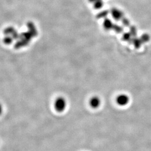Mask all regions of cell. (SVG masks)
I'll list each match as a JSON object with an SVG mask.
<instances>
[{
    "label": "cell",
    "mask_w": 151,
    "mask_h": 151,
    "mask_svg": "<svg viewBox=\"0 0 151 151\" xmlns=\"http://www.w3.org/2000/svg\"><path fill=\"white\" fill-rule=\"evenodd\" d=\"M129 102V97L125 95H120L116 98V103L120 106H125Z\"/></svg>",
    "instance_id": "cell-2"
},
{
    "label": "cell",
    "mask_w": 151,
    "mask_h": 151,
    "mask_svg": "<svg viewBox=\"0 0 151 151\" xmlns=\"http://www.w3.org/2000/svg\"><path fill=\"white\" fill-rule=\"evenodd\" d=\"M111 15L114 19L117 21L120 20L123 18V14L122 11H120L116 9H113L111 11Z\"/></svg>",
    "instance_id": "cell-3"
},
{
    "label": "cell",
    "mask_w": 151,
    "mask_h": 151,
    "mask_svg": "<svg viewBox=\"0 0 151 151\" xmlns=\"http://www.w3.org/2000/svg\"><path fill=\"white\" fill-rule=\"evenodd\" d=\"M104 28L106 29V30H110V29H113V27L114 24L112 23V22L110 20H109V19H106L105 20V21L104 22Z\"/></svg>",
    "instance_id": "cell-5"
},
{
    "label": "cell",
    "mask_w": 151,
    "mask_h": 151,
    "mask_svg": "<svg viewBox=\"0 0 151 151\" xmlns=\"http://www.w3.org/2000/svg\"><path fill=\"white\" fill-rule=\"evenodd\" d=\"M108 11H103V12L99 13L98 15H97V18L98 19H101V18H104L105 17H106L107 15H108Z\"/></svg>",
    "instance_id": "cell-10"
},
{
    "label": "cell",
    "mask_w": 151,
    "mask_h": 151,
    "mask_svg": "<svg viewBox=\"0 0 151 151\" xmlns=\"http://www.w3.org/2000/svg\"><path fill=\"white\" fill-rule=\"evenodd\" d=\"M131 36L130 32H126L123 35V39L125 41H130L131 40Z\"/></svg>",
    "instance_id": "cell-9"
},
{
    "label": "cell",
    "mask_w": 151,
    "mask_h": 151,
    "mask_svg": "<svg viewBox=\"0 0 151 151\" xmlns=\"http://www.w3.org/2000/svg\"><path fill=\"white\" fill-rule=\"evenodd\" d=\"M113 29L114 30H115V32L117 33H121L123 30V27L120 26H119V25H114Z\"/></svg>",
    "instance_id": "cell-7"
},
{
    "label": "cell",
    "mask_w": 151,
    "mask_h": 151,
    "mask_svg": "<svg viewBox=\"0 0 151 151\" xmlns=\"http://www.w3.org/2000/svg\"><path fill=\"white\" fill-rule=\"evenodd\" d=\"M103 6V1L101 0H99L97 2H95L94 3V7L96 9H101Z\"/></svg>",
    "instance_id": "cell-8"
},
{
    "label": "cell",
    "mask_w": 151,
    "mask_h": 151,
    "mask_svg": "<svg viewBox=\"0 0 151 151\" xmlns=\"http://www.w3.org/2000/svg\"><path fill=\"white\" fill-rule=\"evenodd\" d=\"M90 104L92 108H98L100 105V100L97 97H92L90 101Z\"/></svg>",
    "instance_id": "cell-4"
},
{
    "label": "cell",
    "mask_w": 151,
    "mask_h": 151,
    "mask_svg": "<svg viewBox=\"0 0 151 151\" xmlns=\"http://www.w3.org/2000/svg\"><path fill=\"white\" fill-rule=\"evenodd\" d=\"M66 107V101L63 97L57 98L54 103V108L58 112H62Z\"/></svg>",
    "instance_id": "cell-1"
},
{
    "label": "cell",
    "mask_w": 151,
    "mask_h": 151,
    "mask_svg": "<svg viewBox=\"0 0 151 151\" xmlns=\"http://www.w3.org/2000/svg\"><path fill=\"white\" fill-rule=\"evenodd\" d=\"M132 42L133 43L136 48H139L142 43L141 40L139 39H133L132 40Z\"/></svg>",
    "instance_id": "cell-6"
},
{
    "label": "cell",
    "mask_w": 151,
    "mask_h": 151,
    "mask_svg": "<svg viewBox=\"0 0 151 151\" xmlns=\"http://www.w3.org/2000/svg\"><path fill=\"white\" fill-rule=\"evenodd\" d=\"M142 42H147L150 40V37L147 34H143L140 39Z\"/></svg>",
    "instance_id": "cell-12"
},
{
    "label": "cell",
    "mask_w": 151,
    "mask_h": 151,
    "mask_svg": "<svg viewBox=\"0 0 151 151\" xmlns=\"http://www.w3.org/2000/svg\"><path fill=\"white\" fill-rule=\"evenodd\" d=\"M122 23L125 27H128L129 26L130 22L129 21L126 19V18H123V20H122Z\"/></svg>",
    "instance_id": "cell-13"
},
{
    "label": "cell",
    "mask_w": 151,
    "mask_h": 151,
    "mask_svg": "<svg viewBox=\"0 0 151 151\" xmlns=\"http://www.w3.org/2000/svg\"><path fill=\"white\" fill-rule=\"evenodd\" d=\"M98 1H99V0H89V1L90 2H97Z\"/></svg>",
    "instance_id": "cell-14"
},
{
    "label": "cell",
    "mask_w": 151,
    "mask_h": 151,
    "mask_svg": "<svg viewBox=\"0 0 151 151\" xmlns=\"http://www.w3.org/2000/svg\"><path fill=\"white\" fill-rule=\"evenodd\" d=\"M130 34H131V35L135 37L137 35V29L134 27H130Z\"/></svg>",
    "instance_id": "cell-11"
}]
</instances>
